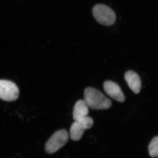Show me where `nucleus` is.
I'll return each mask as SVG.
<instances>
[{
    "label": "nucleus",
    "instance_id": "nucleus-8",
    "mask_svg": "<svg viewBox=\"0 0 158 158\" xmlns=\"http://www.w3.org/2000/svg\"><path fill=\"white\" fill-rule=\"evenodd\" d=\"M89 109L85 100H80L76 103L73 110V118L75 121L88 116Z\"/></svg>",
    "mask_w": 158,
    "mask_h": 158
},
{
    "label": "nucleus",
    "instance_id": "nucleus-6",
    "mask_svg": "<svg viewBox=\"0 0 158 158\" xmlns=\"http://www.w3.org/2000/svg\"><path fill=\"white\" fill-rule=\"evenodd\" d=\"M103 88L106 94L116 101L122 103L125 100V97L121 88L115 82L106 81L103 84Z\"/></svg>",
    "mask_w": 158,
    "mask_h": 158
},
{
    "label": "nucleus",
    "instance_id": "nucleus-7",
    "mask_svg": "<svg viewBox=\"0 0 158 158\" xmlns=\"http://www.w3.org/2000/svg\"><path fill=\"white\" fill-rule=\"evenodd\" d=\"M124 78L131 90L136 94L140 92L141 88V82L138 74L133 71H128L125 73Z\"/></svg>",
    "mask_w": 158,
    "mask_h": 158
},
{
    "label": "nucleus",
    "instance_id": "nucleus-1",
    "mask_svg": "<svg viewBox=\"0 0 158 158\" xmlns=\"http://www.w3.org/2000/svg\"><path fill=\"white\" fill-rule=\"evenodd\" d=\"M84 100L88 106L94 110H107L111 107V100L95 88L89 87L84 92Z\"/></svg>",
    "mask_w": 158,
    "mask_h": 158
},
{
    "label": "nucleus",
    "instance_id": "nucleus-3",
    "mask_svg": "<svg viewBox=\"0 0 158 158\" xmlns=\"http://www.w3.org/2000/svg\"><path fill=\"white\" fill-rule=\"evenodd\" d=\"M68 140L69 135L66 130L57 131L46 143V151L48 154L56 152L67 143Z\"/></svg>",
    "mask_w": 158,
    "mask_h": 158
},
{
    "label": "nucleus",
    "instance_id": "nucleus-5",
    "mask_svg": "<svg viewBox=\"0 0 158 158\" xmlns=\"http://www.w3.org/2000/svg\"><path fill=\"white\" fill-rule=\"evenodd\" d=\"M19 95V90L13 82L0 80V98L7 102L16 100Z\"/></svg>",
    "mask_w": 158,
    "mask_h": 158
},
{
    "label": "nucleus",
    "instance_id": "nucleus-2",
    "mask_svg": "<svg viewBox=\"0 0 158 158\" xmlns=\"http://www.w3.org/2000/svg\"><path fill=\"white\" fill-rule=\"evenodd\" d=\"M92 13L98 22L106 26L113 25L116 20L114 11L109 6L104 4H97L93 7Z\"/></svg>",
    "mask_w": 158,
    "mask_h": 158
},
{
    "label": "nucleus",
    "instance_id": "nucleus-9",
    "mask_svg": "<svg viewBox=\"0 0 158 158\" xmlns=\"http://www.w3.org/2000/svg\"><path fill=\"white\" fill-rule=\"evenodd\" d=\"M148 149L151 157H158V136L154 137L150 142Z\"/></svg>",
    "mask_w": 158,
    "mask_h": 158
},
{
    "label": "nucleus",
    "instance_id": "nucleus-4",
    "mask_svg": "<svg viewBox=\"0 0 158 158\" xmlns=\"http://www.w3.org/2000/svg\"><path fill=\"white\" fill-rule=\"evenodd\" d=\"M93 124V119L88 116L75 121L70 129L71 139L74 141H79L85 131L92 127Z\"/></svg>",
    "mask_w": 158,
    "mask_h": 158
}]
</instances>
